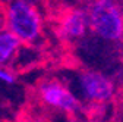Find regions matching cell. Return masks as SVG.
I'll list each match as a JSON object with an SVG mask.
<instances>
[{"label": "cell", "mask_w": 123, "mask_h": 122, "mask_svg": "<svg viewBox=\"0 0 123 122\" xmlns=\"http://www.w3.org/2000/svg\"><path fill=\"white\" fill-rule=\"evenodd\" d=\"M3 22L24 46H37L43 38V16L32 0H7L3 7Z\"/></svg>", "instance_id": "cell-1"}, {"label": "cell", "mask_w": 123, "mask_h": 122, "mask_svg": "<svg viewBox=\"0 0 123 122\" xmlns=\"http://www.w3.org/2000/svg\"><path fill=\"white\" fill-rule=\"evenodd\" d=\"M89 31L105 43L123 40V5L120 0H91L85 7Z\"/></svg>", "instance_id": "cell-2"}, {"label": "cell", "mask_w": 123, "mask_h": 122, "mask_svg": "<svg viewBox=\"0 0 123 122\" xmlns=\"http://www.w3.org/2000/svg\"><path fill=\"white\" fill-rule=\"evenodd\" d=\"M38 100L47 109L59 113L75 115L81 112L82 102L65 82L57 78H44L37 85Z\"/></svg>", "instance_id": "cell-3"}, {"label": "cell", "mask_w": 123, "mask_h": 122, "mask_svg": "<svg viewBox=\"0 0 123 122\" xmlns=\"http://www.w3.org/2000/svg\"><path fill=\"white\" fill-rule=\"evenodd\" d=\"M76 91L73 93L78 96V99L91 104H105L110 102L116 94L114 82L98 71H81L75 78Z\"/></svg>", "instance_id": "cell-4"}, {"label": "cell", "mask_w": 123, "mask_h": 122, "mask_svg": "<svg viewBox=\"0 0 123 122\" xmlns=\"http://www.w3.org/2000/svg\"><path fill=\"white\" fill-rule=\"evenodd\" d=\"M88 31L89 27H88V16L85 7H72L66 10L57 25L59 37L68 43H75L82 40Z\"/></svg>", "instance_id": "cell-5"}, {"label": "cell", "mask_w": 123, "mask_h": 122, "mask_svg": "<svg viewBox=\"0 0 123 122\" xmlns=\"http://www.w3.org/2000/svg\"><path fill=\"white\" fill-rule=\"evenodd\" d=\"M22 46L12 33L6 28H0V66H12Z\"/></svg>", "instance_id": "cell-6"}, {"label": "cell", "mask_w": 123, "mask_h": 122, "mask_svg": "<svg viewBox=\"0 0 123 122\" xmlns=\"http://www.w3.org/2000/svg\"><path fill=\"white\" fill-rule=\"evenodd\" d=\"M18 81V75L12 66H0V84L2 85H13Z\"/></svg>", "instance_id": "cell-7"}, {"label": "cell", "mask_w": 123, "mask_h": 122, "mask_svg": "<svg viewBox=\"0 0 123 122\" xmlns=\"http://www.w3.org/2000/svg\"><path fill=\"white\" fill-rule=\"evenodd\" d=\"M79 122H101V121H95V119H82Z\"/></svg>", "instance_id": "cell-8"}, {"label": "cell", "mask_w": 123, "mask_h": 122, "mask_svg": "<svg viewBox=\"0 0 123 122\" xmlns=\"http://www.w3.org/2000/svg\"><path fill=\"white\" fill-rule=\"evenodd\" d=\"M22 122H26V121H22Z\"/></svg>", "instance_id": "cell-9"}]
</instances>
